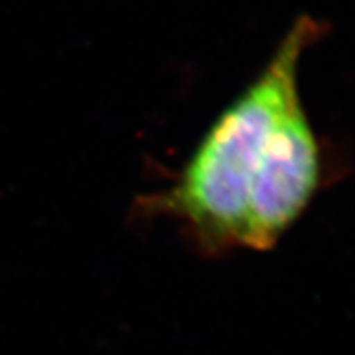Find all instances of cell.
I'll list each match as a JSON object with an SVG mask.
<instances>
[{
    "instance_id": "6da1fadb",
    "label": "cell",
    "mask_w": 355,
    "mask_h": 355,
    "mask_svg": "<svg viewBox=\"0 0 355 355\" xmlns=\"http://www.w3.org/2000/svg\"><path fill=\"white\" fill-rule=\"evenodd\" d=\"M326 32L300 15L263 69L214 119L173 183L144 201V211L181 225L198 254L222 257L241 248L252 193L266 166L275 130L301 101L300 63Z\"/></svg>"
},
{
    "instance_id": "7a4b0ae2",
    "label": "cell",
    "mask_w": 355,
    "mask_h": 355,
    "mask_svg": "<svg viewBox=\"0 0 355 355\" xmlns=\"http://www.w3.org/2000/svg\"><path fill=\"white\" fill-rule=\"evenodd\" d=\"M322 153L303 101L293 104L275 130L268 159L252 193L241 248H273L296 224L322 184Z\"/></svg>"
}]
</instances>
